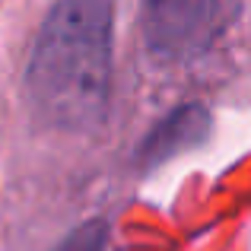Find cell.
I'll use <instances>...</instances> for the list:
<instances>
[{
	"mask_svg": "<svg viewBox=\"0 0 251 251\" xmlns=\"http://www.w3.org/2000/svg\"><path fill=\"white\" fill-rule=\"evenodd\" d=\"M210 134V111L201 102H184L175 105L166 118L150 127V134L140 140V147L134 150V162L140 172H153L162 162L175 159L184 150H194L207 140Z\"/></svg>",
	"mask_w": 251,
	"mask_h": 251,
	"instance_id": "obj_3",
	"label": "cell"
},
{
	"mask_svg": "<svg viewBox=\"0 0 251 251\" xmlns=\"http://www.w3.org/2000/svg\"><path fill=\"white\" fill-rule=\"evenodd\" d=\"M115 6L111 0H54L25 64V92L45 124L92 130L111 99Z\"/></svg>",
	"mask_w": 251,
	"mask_h": 251,
	"instance_id": "obj_1",
	"label": "cell"
},
{
	"mask_svg": "<svg viewBox=\"0 0 251 251\" xmlns=\"http://www.w3.org/2000/svg\"><path fill=\"white\" fill-rule=\"evenodd\" d=\"M108 248V220L96 216V220H86L61 245H54L51 251H105Z\"/></svg>",
	"mask_w": 251,
	"mask_h": 251,
	"instance_id": "obj_4",
	"label": "cell"
},
{
	"mask_svg": "<svg viewBox=\"0 0 251 251\" xmlns=\"http://www.w3.org/2000/svg\"><path fill=\"white\" fill-rule=\"evenodd\" d=\"M216 19L220 0H143V45L162 64L194 61L213 42Z\"/></svg>",
	"mask_w": 251,
	"mask_h": 251,
	"instance_id": "obj_2",
	"label": "cell"
}]
</instances>
